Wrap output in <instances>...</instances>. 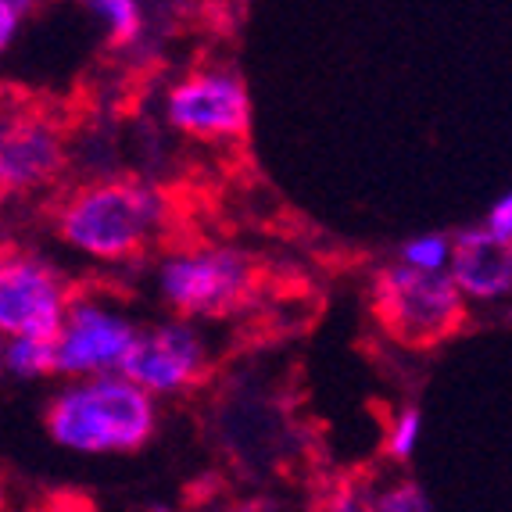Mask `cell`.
Returning <instances> with one entry per match:
<instances>
[{"label":"cell","mask_w":512,"mask_h":512,"mask_svg":"<svg viewBox=\"0 0 512 512\" xmlns=\"http://www.w3.org/2000/svg\"><path fill=\"white\" fill-rule=\"evenodd\" d=\"M208 369V344L190 319H165L140 330V341L129 355L122 376L133 380L151 398L180 394L194 387Z\"/></svg>","instance_id":"cell-8"},{"label":"cell","mask_w":512,"mask_h":512,"mask_svg":"<svg viewBox=\"0 0 512 512\" xmlns=\"http://www.w3.org/2000/svg\"><path fill=\"white\" fill-rule=\"evenodd\" d=\"M0 359H4V373L15 380H47V376H58V341L8 337Z\"/></svg>","instance_id":"cell-11"},{"label":"cell","mask_w":512,"mask_h":512,"mask_svg":"<svg viewBox=\"0 0 512 512\" xmlns=\"http://www.w3.org/2000/svg\"><path fill=\"white\" fill-rule=\"evenodd\" d=\"M86 11L97 15L111 47H129V43H137L144 36V8L137 0H94Z\"/></svg>","instance_id":"cell-13"},{"label":"cell","mask_w":512,"mask_h":512,"mask_svg":"<svg viewBox=\"0 0 512 512\" xmlns=\"http://www.w3.org/2000/svg\"><path fill=\"white\" fill-rule=\"evenodd\" d=\"M452 255H455V240L444 237V233H416L398 248V262L412 273H427V276H448L452 273Z\"/></svg>","instance_id":"cell-12"},{"label":"cell","mask_w":512,"mask_h":512,"mask_svg":"<svg viewBox=\"0 0 512 512\" xmlns=\"http://www.w3.org/2000/svg\"><path fill=\"white\" fill-rule=\"evenodd\" d=\"M419 437H423V412L416 405H405L391 416L387 423V437H384V452L394 462H409L419 448Z\"/></svg>","instance_id":"cell-14"},{"label":"cell","mask_w":512,"mask_h":512,"mask_svg":"<svg viewBox=\"0 0 512 512\" xmlns=\"http://www.w3.org/2000/svg\"><path fill=\"white\" fill-rule=\"evenodd\" d=\"M373 512H437L423 484L416 480H398L373 495Z\"/></svg>","instance_id":"cell-15"},{"label":"cell","mask_w":512,"mask_h":512,"mask_svg":"<svg viewBox=\"0 0 512 512\" xmlns=\"http://www.w3.org/2000/svg\"><path fill=\"white\" fill-rule=\"evenodd\" d=\"M165 119L176 133L205 144H230L248 137L251 90L233 69H197L169 86Z\"/></svg>","instance_id":"cell-5"},{"label":"cell","mask_w":512,"mask_h":512,"mask_svg":"<svg viewBox=\"0 0 512 512\" xmlns=\"http://www.w3.org/2000/svg\"><path fill=\"white\" fill-rule=\"evenodd\" d=\"M65 276L47 258L29 251H11L0 265V333L58 341L72 308Z\"/></svg>","instance_id":"cell-6"},{"label":"cell","mask_w":512,"mask_h":512,"mask_svg":"<svg viewBox=\"0 0 512 512\" xmlns=\"http://www.w3.org/2000/svg\"><path fill=\"white\" fill-rule=\"evenodd\" d=\"M65 165V137L43 111H18L0 129V187L4 194H33L58 180Z\"/></svg>","instance_id":"cell-9"},{"label":"cell","mask_w":512,"mask_h":512,"mask_svg":"<svg viewBox=\"0 0 512 512\" xmlns=\"http://www.w3.org/2000/svg\"><path fill=\"white\" fill-rule=\"evenodd\" d=\"M137 341L140 326L129 323V316H122L119 308L97 298H76L58 337V376L72 384L90 376L122 373Z\"/></svg>","instance_id":"cell-7"},{"label":"cell","mask_w":512,"mask_h":512,"mask_svg":"<svg viewBox=\"0 0 512 512\" xmlns=\"http://www.w3.org/2000/svg\"><path fill=\"white\" fill-rule=\"evenodd\" d=\"M222 512H280L273 502H265V498H255V502H240V505H230V509Z\"/></svg>","instance_id":"cell-19"},{"label":"cell","mask_w":512,"mask_h":512,"mask_svg":"<svg viewBox=\"0 0 512 512\" xmlns=\"http://www.w3.org/2000/svg\"><path fill=\"white\" fill-rule=\"evenodd\" d=\"M58 237L94 262L144 255L169 222V197L137 180H101L79 187L58 208Z\"/></svg>","instance_id":"cell-2"},{"label":"cell","mask_w":512,"mask_h":512,"mask_svg":"<svg viewBox=\"0 0 512 512\" xmlns=\"http://www.w3.org/2000/svg\"><path fill=\"white\" fill-rule=\"evenodd\" d=\"M452 280L466 301H502L512 294V240L480 222L452 233Z\"/></svg>","instance_id":"cell-10"},{"label":"cell","mask_w":512,"mask_h":512,"mask_svg":"<svg viewBox=\"0 0 512 512\" xmlns=\"http://www.w3.org/2000/svg\"><path fill=\"white\" fill-rule=\"evenodd\" d=\"M462 291L452 276L412 273L402 262L376 269L369 283V312L391 341L405 348H434L466 323Z\"/></svg>","instance_id":"cell-3"},{"label":"cell","mask_w":512,"mask_h":512,"mask_svg":"<svg viewBox=\"0 0 512 512\" xmlns=\"http://www.w3.org/2000/svg\"><path fill=\"white\" fill-rule=\"evenodd\" d=\"M158 294L176 319H222L237 312L255 291V265L237 248L172 251L158 265Z\"/></svg>","instance_id":"cell-4"},{"label":"cell","mask_w":512,"mask_h":512,"mask_svg":"<svg viewBox=\"0 0 512 512\" xmlns=\"http://www.w3.org/2000/svg\"><path fill=\"white\" fill-rule=\"evenodd\" d=\"M26 15H29V4H22V0H4L0 4V47H11L15 33L26 22Z\"/></svg>","instance_id":"cell-17"},{"label":"cell","mask_w":512,"mask_h":512,"mask_svg":"<svg viewBox=\"0 0 512 512\" xmlns=\"http://www.w3.org/2000/svg\"><path fill=\"white\" fill-rule=\"evenodd\" d=\"M47 434L76 455H126L151 441L158 405L122 373L65 384L43 412Z\"/></svg>","instance_id":"cell-1"},{"label":"cell","mask_w":512,"mask_h":512,"mask_svg":"<svg viewBox=\"0 0 512 512\" xmlns=\"http://www.w3.org/2000/svg\"><path fill=\"white\" fill-rule=\"evenodd\" d=\"M316 512H373V495L362 491L359 484L344 480V484H337L330 495L319 502Z\"/></svg>","instance_id":"cell-16"},{"label":"cell","mask_w":512,"mask_h":512,"mask_svg":"<svg viewBox=\"0 0 512 512\" xmlns=\"http://www.w3.org/2000/svg\"><path fill=\"white\" fill-rule=\"evenodd\" d=\"M484 226H487L491 233H498V237L512 240V190H509V194H502V197L495 201V205L487 208Z\"/></svg>","instance_id":"cell-18"}]
</instances>
